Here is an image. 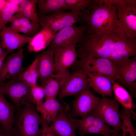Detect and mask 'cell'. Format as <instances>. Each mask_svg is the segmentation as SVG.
<instances>
[{
  "instance_id": "33",
  "label": "cell",
  "mask_w": 136,
  "mask_h": 136,
  "mask_svg": "<svg viewBox=\"0 0 136 136\" xmlns=\"http://www.w3.org/2000/svg\"><path fill=\"white\" fill-rule=\"evenodd\" d=\"M94 0H65L68 9L74 11H82L85 9Z\"/></svg>"
},
{
  "instance_id": "37",
  "label": "cell",
  "mask_w": 136,
  "mask_h": 136,
  "mask_svg": "<svg viewBox=\"0 0 136 136\" xmlns=\"http://www.w3.org/2000/svg\"><path fill=\"white\" fill-rule=\"evenodd\" d=\"M0 136H16L13 133L2 128L0 129Z\"/></svg>"
},
{
  "instance_id": "10",
  "label": "cell",
  "mask_w": 136,
  "mask_h": 136,
  "mask_svg": "<svg viewBox=\"0 0 136 136\" xmlns=\"http://www.w3.org/2000/svg\"><path fill=\"white\" fill-rule=\"evenodd\" d=\"M74 71L79 69L95 73L115 80L116 69L114 62L110 59L102 57H87L77 60L72 66Z\"/></svg>"
},
{
  "instance_id": "19",
  "label": "cell",
  "mask_w": 136,
  "mask_h": 136,
  "mask_svg": "<svg viewBox=\"0 0 136 136\" xmlns=\"http://www.w3.org/2000/svg\"><path fill=\"white\" fill-rule=\"evenodd\" d=\"M69 112L61 111L49 126L56 136H77L76 131L77 129L67 115Z\"/></svg>"
},
{
  "instance_id": "24",
  "label": "cell",
  "mask_w": 136,
  "mask_h": 136,
  "mask_svg": "<svg viewBox=\"0 0 136 136\" xmlns=\"http://www.w3.org/2000/svg\"><path fill=\"white\" fill-rule=\"evenodd\" d=\"M38 16L52 14L68 10L65 0H38Z\"/></svg>"
},
{
  "instance_id": "31",
  "label": "cell",
  "mask_w": 136,
  "mask_h": 136,
  "mask_svg": "<svg viewBox=\"0 0 136 136\" xmlns=\"http://www.w3.org/2000/svg\"><path fill=\"white\" fill-rule=\"evenodd\" d=\"M45 94L43 88L37 85L31 87L29 94L30 103L36 105L37 107L42 104L45 98Z\"/></svg>"
},
{
  "instance_id": "6",
  "label": "cell",
  "mask_w": 136,
  "mask_h": 136,
  "mask_svg": "<svg viewBox=\"0 0 136 136\" xmlns=\"http://www.w3.org/2000/svg\"><path fill=\"white\" fill-rule=\"evenodd\" d=\"M119 107V103L117 100L104 97L101 98L98 105L92 111L105 123L119 133L121 130L122 126Z\"/></svg>"
},
{
  "instance_id": "8",
  "label": "cell",
  "mask_w": 136,
  "mask_h": 136,
  "mask_svg": "<svg viewBox=\"0 0 136 136\" xmlns=\"http://www.w3.org/2000/svg\"><path fill=\"white\" fill-rule=\"evenodd\" d=\"M88 28L87 25L79 26L74 25L64 28L54 35L48 49L54 52L60 48L76 46L83 40Z\"/></svg>"
},
{
  "instance_id": "18",
  "label": "cell",
  "mask_w": 136,
  "mask_h": 136,
  "mask_svg": "<svg viewBox=\"0 0 136 136\" xmlns=\"http://www.w3.org/2000/svg\"><path fill=\"white\" fill-rule=\"evenodd\" d=\"M36 108L37 111L41 113L44 120L48 125L55 120L61 111H69L70 109L68 105L65 102H60L56 99L46 100Z\"/></svg>"
},
{
  "instance_id": "36",
  "label": "cell",
  "mask_w": 136,
  "mask_h": 136,
  "mask_svg": "<svg viewBox=\"0 0 136 136\" xmlns=\"http://www.w3.org/2000/svg\"><path fill=\"white\" fill-rule=\"evenodd\" d=\"M15 14L12 17L11 24L9 27L12 30L18 33L19 29L22 25L19 19Z\"/></svg>"
},
{
  "instance_id": "40",
  "label": "cell",
  "mask_w": 136,
  "mask_h": 136,
  "mask_svg": "<svg viewBox=\"0 0 136 136\" xmlns=\"http://www.w3.org/2000/svg\"><path fill=\"white\" fill-rule=\"evenodd\" d=\"M108 136H122V134L119 133V132H116Z\"/></svg>"
},
{
  "instance_id": "42",
  "label": "cell",
  "mask_w": 136,
  "mask_h": 136,
  "mask_svg": "<svg viewBox=\"0 0 136 136\" xmlns=\"http://www.w3.org/2000/svg\"><path fill=\"white\" fill-rule=\"evenodd\" d=\"M3 128V127L2 125L0 123V129Z\"/></svg>"
},
{
  "instance_id": "4",
  "label": "cell",
  "mask_w": 136,
  "mask_h": 136,
  "mask_svg": "<svg viewBox=\"0 0 136 136\" xmlns=\"http://www.w3.org/2000/svg\"><path fill=\"white\" fill-rule=\"evenodd\" d=\"M116 7L119 23L115 33L136 38V1L111 0Z\"/></svg>"
},
{
  "instance_id": "3",
  "label": "cell",
  "mask_w": 136,
  "mask_h": 136,
  "mask_svg": "<svg viewBox=\"0 0 136 136\" xmlns=\"http://www.w3.org/2000/svg\"><path fill=\"white\" fill-rule=\"evenodd\" d=\"M14 127L16 136H40L41 115L36 107L28 103L17 111Z\"/></svg>"
},
{
  "instance_id": "25",
  "label": "cell",
  "mask_w": 136,
  "mask_h": 136,
  "mask_svg": "<svg viewBox=\"0 0 136 136\" xmlns=\"http://www.w3.org/2000/svg\"><path fill=\"white\" fill-rule=\"evenodd\" d=\"M109 78L112 82L113 91L116 100L125 108L132 110L135 109L136 106L128 91L118 83Z\"/></svg>"
},
{
  "instance_id": "13",
  "label": "cell",
  "mask_w": 136,
  "mask_h": 136,
  "mask_svg": "<svg viewBox=\"0 0 136 136\" xmlns=\"http://www.w3.org/2000/svg\"><path fill=\"white\" fill-rule=\"evenodd\" d=\"M23 51L22 48L19 49L4 62L0 70V84L7 80L16 77L26 69L22 64L24 57Z\"/></svg>"
},
{
  "instance_id": "35",
  "label": "cell",
  "mask_w": 136,
  "mask_h": 136,
  "mask_svg": "<svg viewBox=\"0 0 136 136\" xmlns=\"http://www.w3.org/2000/svg\"><path fill=\"white\" fill-rule=\"evenodd\" d=\"M41 132L40 136H56L49 126L44 120L41 115Z\"/></svg>"
},
{
  "instance_id": "41",
  "label": "cell",
  "mask_w": 136,
  "mask_h": 136,
  "mask_svg": "<svg viewBox=\"0 0 136 136\" xmlns=\"http://www.w3.org/2000/svg\"><path fill=\"white\" fill-rule=\"evenodd\" d=\"M6 51L0 45V56Z\"/></svg>"
},
{
  "instance_id": "9",
  "label": "cell",
  "mask_w": 136,
  "mask_h": 136,
  "mask_svg": "<svg viewBox=\"0 0 136 136\" xmlns=\"http://www.w3.org/2000/svg\"><path fill=\"white\" fill-rule=\"evenodd\" d=\"M31 87L16 77L0 84V91L12 100L18 110L31 103L29 94Z\"/></svg>"
},
{
  "instance_id": "28",
  "label": "cell",
  "mask_w": 136,
  "mask_h": 136,
  "mask_svg": "<svg viewBox=\"0 0 136 136\" xmlns=\"http://www.w3.org/2000/svg\"><path fill=\"white\" fill-rule=\"evenodd\" d=\"M19 10V6L11 3L8 0L0 10V32L6 25L11 22L14 15Z\"/></svg>"
},
{
  "instance_id": "15",
  "label": "cell",
  "mask_w": 136,
  "mask_h": 136,
  "mask_svg": "<svg viewBox=\"0 0 136 136\" xmlns=\"http://www.w3.org/2000/svg\"><path fill=\"white\" fill-rule=\"evenodd\" d=\"M117 35L109 59L114 61L136 56V39Z\"/></svg>"
},
{
  "instance_id": "12",
  "label": "cell",
  "mask_w": 136,
  "mask_h": 136,
  "mask_svg": "<svg viewBox=\"0 0 136 136\" xmlns=\"http://www.w3.org/2000/svg\"><path fill=\"white\" fill-rule=\"evenodd\" d=\"M101 99L93 93L88 87L72 101V109L67 115L70 118H83L96 107Z\"/></svg>"
},
{
  "instance_id": "38",
  "label": "cell",
  "mask_w": 136,
  "mask_h": 136,
  "mask_svg": "<svg viewBox=\"0 0 136 136\" xmlns=\"http://www.w3.org/2000/svg\"><path fill=\"white\" fill-rule=\"evenodd\" d=\"M9 53L8 52L6 51L0 56V70L6 57Z\"/></svg>"
},
{
  "instance_id": "2",
  "label": "cell",
  "mask_w": 136,
  "mask_h": 136,
  "mask_svg": "<svg viewBox=\"0 0 136 136\" xmlns=\"http://www.w3.org/2000/svg\"><path fill=\"white\" fill-rule=\"evenodd\" d=\"M118 36L115 32L105 33L88 32L85 33L77 51V57H102L109 59Z\"/></svg>"
},
{
  "instance_id": "43",
  "label": "cell",
  "mask_w": 136,
  "mask_h": 136,
  "mask_svg": "<svg viewBox=\"0 0 136 136\" xmlns=\"http://www.w3.org/2000/svg\"><path fill=\"white\" fill-rule=\"evenodd\" d=\"M2 9V8H1ZM1 8H0V10H1Z\"/></svg>"
},
{
  "instance_id": "20",
  "label": "cell",
  "mask_w": 136,
  "mask_h": 136,
  "mask_svg": "<svg viewBox=\"0 0 136 136\" xmlns=\"http://www.w3.org/2000/svg\"><path fill=\"white\" fill-rule=\"evenodd\" d=\"M87 72L89 88L101 95L103 97L107 96L114 97L112 84L109 77L95 73Z\"/></svg>"
},
{
  "instance_id": "26",
  "label": "cell",
  "mask_w": 136,
  "mask_h": 136,
  "mask_svg": "<svg viewBox=\"0 0 136 136\" xmlns=\"http://www.w3.org/2000/svg\"><path fill=\"white\" fill-rule=\"evenodd\" d=\"M38 63V58L36 55L29 66L15 77L31 87L37 85L39 78Z\"/></svg>"
},
{
  "instance_id": "14",
  "label": "cell",
  "mask_w": 136,
  "mask_h": 136,
  "mask_svg": "<svg viewBox=\"0 0 136 136\" xmlns=\"http://www.w3.org/2000/svg\"><path fill=\"white\" fill-rule=\"evenodd\" d=\"M0 46L9 53L22 48L32 38L14 31L6 26L0 32Z\"/></svg>"
},
{
  "instance_id": "7",
  "label": "cell",
  "mask_w": 136,
  "mask_h": 136,
  "mask_svg": "<svg viewBox=\"0 0 136 136\" xmlns=\"http://www.w3.org/2000/svg\"><path fill=\"white\" fill-rule=\"evenodd\" d=\"M113 62L116 69L115 81L127 88L135 97L136 56Z\"/></svg>"
},
{
  "instance_id": "39",
  "label": "cell",
  "mask_w": 136,
  "mask_h": 136,
  "mask_svg": "<svg viewBox=\"0 0 136 136\" xmlns=\"http://www.w3.org/2000/svg\"><path fill=\"white\" fill-rule=\"evenodd\" d=\"M24 0H8L10 2L19 6Z\"/></svg>"
},
{
  "instance_id": "27",
  "label": "cell",
  "mask_w": 136,
  "mask_h": 136,
  "mask_svg": "<svg viewBox=\"0 0 136 136\" xmlns=\"http://www.w3.org/2000/svg\"><path fill=\"white\" fill-rule=\"evenodd\" d=\"M37 0H24L19 6V12L36 25H39L38 14L36 9Z\"/></svg>"
},
{
  "instance_id": "21",
  "label": "cell",
  "mask_w": 136,
  "mask_h": 136,
  "mask_svg": "<svg viewBox=\"0 0 136 136\" xmlns=\"http://www.w3.org/2000/svg\"><path fill=\"white\" fill-rule=\"evenodd\" d=\"M70 73L67 70L54 74L42 86L44 90L45 100L55 99L60 89L67 79Z\"/></svg>"
},
{
  "instance_id": "34",
  "label": "cell",
  "mask_w": 136,
  "mask_h": 136,
  "mask_svg": "<svg viewBox=\"0 0 136 136\" xmlns=\"http://www.w3.org/2000/svg\"><path fill=\"white\" fill-rule=\"evenodd\" d=\"M116 132L110 127L108 128H104L93 125L84 131L80 136H83L87 134L92 133L98 134L103 136H108Z\"/></svg>"
},
{
  "instance_id": "32",
  "label": "cell",
  "mask_w": 136,
  "mask_h": 136,
  "mask_svg": "<svg viewBox=\"0 0 136 136\" xmlns=\"http://www.w3.org/2000/svg\"><path fill=\"white\" fill-rule=\"evenodd\" d=\"M15 14L19 19L21 25L28 30L32 37L42 28L40 25H36L34 24L29 20L24 17L20 12H17Z\"/></svg>"
},
{
  "instance_id": "17",
  "label": "cell",
  "mask_w": 136,
  "mask_h": 136,
  "mask_svg": "<svg viewBox=\"0 0 136 136\" xmlns=\"http://www.w3.org/2000/svg\"><path fill=\"white\" fill-rule=\"evenodd\" d=\"M54 53L47 49L37 55L39 60V78L42 86L51 78L55 71Z\"/></svg>"
},
{
  "instance_id": "22",
  "label": "cell",
  "mask_w": 136,
  "mask_h": 136,
  "mask_svg": "<svg viewBox=\"0 0 136 136\" xmlns=\"http://www.w3.org/2000/svg\"><path fill=\"white\" fill-rule=\"evenodd\" d=\"M15 109L14 106L8 102L0 91V123L3 128L14 133Z\"/></svg>"
},
{
  "instance_id": "23",
  "label": "cell",
  "mask_w": 136,
  "mask_h": 136,
  "mask_svg": "<svg viewBox=\"0 0 136 136\" xmlns=\"http://www.w3.org/2000/svg\"><path fill=\"white\" fill-rule=\"evenodd\" d=\"M54 34L50 30L42 28L35 35L29 42L28 50L31 52H37L44 50L48 46Z\"/></svg>"
},
{
  "instance_id": "5",
  "label": "cell",
  "mask_w": 136,
  "mask_h": 136,
  "mask_svg": "<svg viewBox=\"0 0 136 136\" xmlns=\"http://www.w3.org/2000/svg\"><path fill=\"white\" fill-rule=\"evenodd\" d=\"M89 13L85 9L82 11H63L52 14L39 16V24L42 28H47L54 34L64 28L74 25L84 20Z\"/></svg>"
},
{
  "instance_id": "29",
  "label": "cell",
  "mask_w": 136,
  "mask_h": 136,
  "mask_svg": "<svg viewBox=\"0 0 136 136\" xmlns=\"http://www.w3.org/2000/svg\"><path fill=\"white\" fill-rule=\"evenodd\" d=\"M132 110L121 106L120 112L122 121V136H136V129L133 127L131 121Z\"/></svg>"
},
{
  "instance_id": "16",
  "label": "cell",
  "mask_w": 136,
  "mask_h": 136,
  "mask_svg": "<svg viewBox=\"0 0 136 136\" xmlns=\"http://www.w3.org/2000/svg\"><path fill=\"white\" fill-rule=\"evenodd\" d=\"M76 46H72L58 49L54 52V60L56 73L67 70L77 61Z\"/></svg>"
},
{
  "instance_id": "1",
  "label": "cell",
  "mask_w": 136,
  "mask_h": 136,
  "mask_svg": "<svg viewBox=\"0 0 136 136\" xmlns=\"http://www.w3.org/2000/svg\"><path fill=\"white\" fill-rule=\"evenodd\" d=\"M89 13L85 18L88 32L111 35L119 23L116 5L111 0H94L87 7Z\"/></svg>"
},
{
  "instance_id": "30",
  "label": "cell",
  "mask_w": 136,
  "mask_h": 136,
  "mask_svg": "<svg viewBox=\"0 0 136 136\" xmlns=\"http://www.w3.org/2000/svg\"><path fill=\"white\" fill-rule=\"evenodd\" d=\"M96 117L92 111L86 116L80 119L69 117L78 130V133L80 136L84 131L93 125Z\"/></svg>"
},
{
  "instance_id": "11",
  "label": "cell",
  "mask_w": 136,
  "mask_h": 136,
  "mask_svg": "<svg viewBox=\"0 0 136 136\" xmlns=\"http://www.w3.org/2000/svg\"><path fill=\"white\" fill-rule=\"evenodd\" d=\"M88 78L87 72L79 69L70 73L58 93L60 99L67 96H79L88 87Z\"/></svg>"
}]
</instances>
